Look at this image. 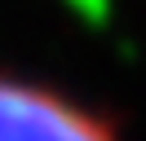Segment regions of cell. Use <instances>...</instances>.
I'll return each instance as SVG.
<instances>
[{"mask_svg": "<svg viewBox=\"0 0 146 141\" xmlns=\"http://www.w3.org/2000/svg\"><path fill=\"white\" fill-rule=\"evenodd\" d=\"M0 141H124V128L75 88L0 66Z\"/></svg>", "mask_w": 146, "mask_h": 141, "instance_id": "6da1fadb", "label": "cell"}]
</instances>
